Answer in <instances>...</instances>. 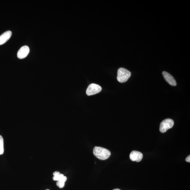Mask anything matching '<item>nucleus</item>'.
<instances>
[{"label":"nucleus","mask_w":190,"mask_h":190,"mask_svg":"<svg viewBox=\"0 0 190 190\" xmlns=\"http://www.w3.org/2000/svg\"><path fill=\"white\" fill-rule=\"evenodd\" d=\"M4 152V139L2 135H0V155L3 154Z\"/></svg>","instance_id":"obj_11"},{"label":"nucleus","mask_w":190,"mask_h":190,"mask_svg":"<svg viewBox=\"0 0 190 190\" xmlns=\"http://www.w3.org/2000/svg\"><path fill=\"white\" fill-rule=\"evenodd\" d=\"M185 161L187 162H190V155H189L188 157H187L186 159H185Z\"/></svg>","instance_id":"obj_12"},{"label":"nucleus","mask_w":190,"mask_h":190,"mask_svg":"<svg viewBox=\"0 0 190 190\" xmlns=\"http://www.w3.org/2000/svg\"><path fill=\"white\" fill-rule=\"evenodd\" d=\"M94 155L99 160H105L111 155L110 151L107 149L99 146H95L93 149Z\"/></svg>","instance_id":"obj_1"},{"label":"nucleus","mask_w":190,"mask_h":190,"mask_svg":"<svg viewBox=\"0 0 190 190\" xmlns=\"http://www.w3.org/2000/svg\"><path fill=\"white\" fill-rule=\"evenodd\" d=\"M131 76V73L129 71L123 68H121L118 71L117 79L119 83H125L128 80Z\"/></svg>","instance_id":"obj_2"},{"label":"nucleus","mask_w":190,"mask_h":190,"mask_svg":"<svg viewBox=\"0 0 190 190\" xmlns=\"http://www.w3.org/2000/svg\"><path fill=\"white\" fill-rule=\"evenodd\" d=\"M113 190H121L119 189H115Z\"/></svg>","instance_id":"obj_13"},{"label":"nucleus","mask_w":190,"mask_h":190,"mask_svg":"<svg viewBox=\"0 0 190 190\" xmlns=\"http://www.w3.org/2000/svg\"><path fill=\"white\" fill-rule=\"evenodd\" d=\"M162 75L165 80L170 85L173 86H175L177 85V83H176L175 79L171 74L167 72L164 71L162 72Z\"/></svg>","instance_id":"obj_7"},{"label":"nucleus","mask_w":190,"mask_h":190,"mask_svg":"<svg viewBox=\"0 0 190 190\" xmlns=\"http://www.w3.org/2000/svg\"><path fill=\"white\" fill-rule=\"evenodd\" d=\"M12 32L8 31L5 32L0 36V45L3 44L10 39L12 35Z\"/></svg>","instance_id":"obj_8"},{"label":"nucleus","mask_w":190,"mask_h":190,"mask_svg":"<svg viewBox=\"0 0 190 190\" xmlns=\"http://www.w3.org/2000/svg\"><path fill=\"white\" fill-rule=\"evenodd\" d=\"M174 121L171 119H166L163 121L160 125V132L162 133L166 132L169 129L173 127L174 125Z\"/></svg>","instance_id":"obj_3"},{"label":"nucleus","mask_w":190,"mask_h":190,"mask_svg":"<svg viewBox=\"0 0 190 190\" xmlns=\"http://www.w3.org/2000/svg\"><path fill=\"white\" fill-rule=\"evenodd\" d=\"M30 52V49L28 46H25L22 47L18 51L17 56L18 58L23 59L26 58Z\"/></svg>","instance_id":"obj_5"},{"label":"nucleus","mask_w":190,"mask_h":190,"mask_svg":"<svg viewBox=\"0 0 190 190\" xmlns=\"http://www.w3.org/2000/svg\"><path fill=\"white\" fill-rule=\"evenodd\" d=\"M46 190H49V189H46Z\"/></svg>","instance_id":"obj_14"},{"label":"nucleus","mask_w":190,"mask_h":190,"mask_svg":"<svg viewBox=\"0 0 190 190\" xmlns=\"http://www.w3.org/2000/svg\"><path fill=\"white\" fill-rule=\"evenodd\" d=\"M101 90L100 86L95 83H91L88 86L86 93L88 96H92L99 93Z\"/></svg>","instance_id":"obj_4"},{"label":"nucleus","mask_w":190,"mask_h":190,"mask_svg":"<svg viewBox=\"0 0 190 190\" xmlns=\"http://www.w3.org/2000/svg\"><path fill=\"white\" fill-rule=\"evenodd\" d=\"M67 180V178L66 176H63L60 180L57 181V182H56V185L60 188H62L64 187L65 182Z\"/></svg>","instance_id":"obj_9"},{"label":"nucleus","mask_w":190,"mask_h":190,"mask_svg":"<svg viewBox=\"0 0 190 190\" xmlns=\"http://www.w3.org/2000/svg\"><path fill=\"white\" fill-rule=\"evenodd\" d=\"M54 176L53 177V180L54 181H58L62 178L63 176H64L63 174H61L59 172L56 171L54 172L53 173Z\"/></svg>","instance_id":"obj_10"},{"label":"nucleus","mask_w":190,"mask_h":190,"mask_svg":"<svg viewBox=\"0 0 190 190\" xmlns=\"http://www.w3.org/2000/svg\"><path fill=\"white\" fill-rule=\"evenodd\" d=\"M143 157V155L139 151H133L130 155V158L132 161L139 162L141 161Z\"/></svg>","instance_id":"obj_6"}]
</instances>
